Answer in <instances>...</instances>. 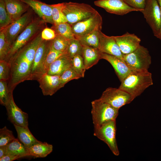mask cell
<instances>
[{
  "label": "cell",
  "mask_w": 161,
  "mask_h": 161,
  "mask_svg": "<svg viewBox=\"0 0 161 161\" xmlns=\"http://www.w3.org/2000/svg\"><path fill=\"white\" fill-rule=\"evenodd\" d=\"M153 84L152 74L148 71H133L121 81L118 88L135 99Z\"/></svg>",
  "instance_id": "1"
},
{
  "label": "cell",
  "mask_w": 161,
  "mask_h": 161,
  "mask_svg": "<svg viewBox=\"0 0 161 161\" xmlns=\"http://www.w3.org/2000/svg\"><path fill=\"white\" fill-rule=\"evenodd\" d=\"M45 23L39 17L33 18L11 45L4 60L8 62L16 53L42 31Z\"/></svg>",
  "instance_id": "2"
},
{
  "label": "cell",
  "mask_w": 161,
  "mask_h": 161,
  "mask_svg": "<svg viewBox=\"0 0 161 161\" xmlns=\"http://www.w3.org/2000/svg\"><path fill=\"white\" fill-rule=\"evenodd\" d=\"M97 11L88 4L72 2H64L62 9L67 22L71 25L90 17Z\"/></svg>",
  "instance_id": "3"
},
{
  "label": "cell",
  "mask_w": 161,
  "mask_h": 161,
  "mask_svg": "<svg viewBox=\"0 0 161 161\" xmlns=\"http://www.w3.org/2000/svg\"><path fill=\"white\" fill-rule=\"evenodd\" d=\"M91 114L94 126H100L111 120H116L119 114V110L100 99L91 102Z\"/></svg>",
  "instance_id": "4"
},
{
  "label": "cell",
  "mask_w": 161,
  "mask_h": 161,
  "mask_svg": "<svg viewBox=\"0 0 161 161\" xmlns=\"http://www.w3.org/2000/svg\"><path fill=\"white\" fill-rule=\"evenodd\" d=\"M123 59L133 71H148L151 64V57L148 49L141 45L133 52L123 55Z\"/></svg>",
  "instance_id": "5"
},
{
  "label": "cell",
  "mask_w": 161,
  "mask_h": 161,
  "mask_svg": "<svg viewBox=\"0 0 161 161\" xmlns=\"http://www.w3.org/2000/svg\"><path fill=\"white\" fill-rule=\"evenodd\" d=\"M116 120H111L94 126V135L106 143L113 154L117 156L120 152L116 137Z\"/></svg>",
  "instance_id": "6"
},
{
  "label": "cell",
  "mask_w": 161,
  "mask_h": 161,
  "mask_svg": "<svg viewBox=\"0 0 161 161\" xmlns=\"http://www.w3.org/2000/svg\"><path fill=\"white\" fill-rule=\"evenodd\" d=\"M32 14V10L29 9L19 18L0 30L4 32L5 39L10 47L18 35L32 21L33 18Z\"/></svg>",
  "instance_id": "7"
},
{
  "label": "cell",
  "mask_w": 161,
  "mask_h": 161,
  "mask_svg": "<svg viewBox=\"0 0 161 161\" xmlns=\"http://www.w3.org/2000/svg\"><path fill=\"white\" fill-rule=\"evenodd\" d=\"M99 99L119 110L123 106L131 103L134 98L129 93L119 88L109 87L103 92Z\"/></svg>",
  "instance_id": "8"
},
{
  "label": "cell",
  "mask_w": 161,
  "mask_h": 161,
  "mask_svg": "<svg viewBox=\"0 0 161 161\" xmlns=\"http://www.w3.org/2000/svg\"><path fill=\"white\" fill-rule=\"evenodd\" d=\"M103 21L101 16L97 11L90 17L71 25L75 38L94 31L101 30Z\"/></svg>",
  "instance_id": "9"
},
{
  "label": "cell",
  "mask_w": 161,
  "mask_h": 161,
  "mask_svg": "<svg viewBox=\"0 0 161 161\" xmlns=\"http://www.w3.org/2000/svg\"><path fill=\"white\" fill-rule=\"evenodd\" d=\"M141 12L155 35L161 27V13L157 0H147Z\"/></svg>",
  "instance_id": "10"
},
{
  "label": "cell",
  "mask_w": 161,
  "mask_h": 161,
  "mask_svg": "<svg viewBox=\"0 0 161 161\" xmlns=\"http://www.w3.org/2000/svg\"><path fill=\"white\" fill-rule=\"evenodd\" d=\"M51 41L43 40L38 48L33 61L31 72V80H37L45 73V61L50 48Z\"/></svg>",
  "instance_id": "11"
},
{
  "label": "cell",
  "mask_w": 161,
  "mask_h": 161,
  "mask_svg": "<svg viewBox=\"0 0 161 161\" xmlns=\"http://www.w3.org/2000/svg\"><path fill=\"white\" fill-rule=\"evenodd\" d=\"M94 4L108 13L117 15H123L132 11H142L130 7L123 0H98L95 1Z\"/></svg>",
  "instance_id": "12"
},
{
  "label": "cell",
  "mask_w": 161,
  "mask_h": 161,
  "mask_svg": "<svg viewBox=\"0 0 161 161\" xmlns=\"http://www.w3.org/2000/svg\"><path fill=\"white\" fill-rule=\"evenodd\" d=\"M5 106L9 120L13 125L28 127V114L16 105L14 100L13 94Z\"/></svg>",
  "instance_id": "13"
},
{
  "label": "cell",
  "mask_w": 161,
  "mask_h": 161,
  "mask_svg": "<svg viewBox=\"0 0 161 161\" xmlns=\"http://www.w3.org/2000/svg\"><path fill=\"white\" fill-rule=\"evenodd\" d=\"M113 37L123 55L133 52L140 45L141 39L134 34L127 32L122 35Z\"/></svg>",
  "instance_id": "14"
},
{
  "label": "cell",
  "mask_w": 161,
  "mask_h": 161,
  "mask_svg": "<svg viewBox=\"0 0 161 161\" xmlns=\"http://www.w3.org/2000/svg\"><path fill=\"white\" fill-rule=\"evenodd\" d=\"M44 95L52 96L61 88L60 75L42 74L37 80Z\"/></svg>",
  "instance_id": "15"
},
{
  "label": "cell",
  "mask_w": 161,
  "mask_h": 161,
  "mask_svg": "<svg viewBox=\"0 0 161 161\" xmlns=\"http://www.w3.org/2000/svg\"><path fill=\"white\" fill-rule=\"evenodd\" d=\"M98 49L101 52L123 59V55L113 36H107L101 31L99 32Z\"/></svg>",
  "instance_id": "16"
},
{
  "label": "cell",
  "mask_w": 161,
  "mask_h": 161,
  "mask_svg": "<svg viewBox=\"0 0 161 161\" xmlns=\"http://www.w3.org/2000/svg\"><path fill=\"white\" fill-rule=\"evenodd\" d=\"M30 7L45 23L54 24L52 16L51 5L37 0H20Z\"/></svg>",
  "instance_id": "17"
},
{
  "label": "cell",
  "mask_w": 161,
  "mask_h": 161,
  "mask_svg": "<svg viewBox=\"0 0 161 161\" xmlns=\"http://www.w3.org/2000/svg\"><path fill=\"white\" fill-rule=\"evenodd\" d=\"M101 59H105L111 64L120 82L133 71L123 59L116 56L101 52Z\"/></svg>",
  "instance_id": "18"
},
{
  "label": "cell",
  "mask_w": 161,
  "mask_h": 161,
  "mask_svg": "<svg viewBox=\"0 0 161 161\" xmlns=\"http://www.w3.org/2000/svg\"><path fill=\"white\" fill-rule=\"evenodd\" d=\"M8 14L13 21L29 9L28 5L20 0H4Z\"/></svg>",
  "instance_id": "19"
},
{
  "label": "cell",
  "mask_w": 161,
  "mask_h": 161,
  "mask_svg": "<svg viewBox=\"0 0 161 161\" xmlns=\"http://www.w3.org/2000/svg\"><path fill=\"white\" fill-rule=\"evenodd\" d=\"M72 58L66 54L57 59L50 65L46 73L52 75H60L71 66Z\"/></svg>",
  "instance_id": "20"
},
{
  "label": "cell",
  "mask_w": 161,
  "mask_h": 161,
  "mask_svg": "<svg viewBox=\"0 0 161 161\" xmlns=\"http://www.w3.org/2000/svg\"><path fill=\"white\" fill-rule=\"evenodd\" d=\"M82 57L86 69L96 64L101 59V52L97 48L82 45Z\"/></svg>",
  "instance_id": "21"
},
{
  "label": "cell",
  "mask_w": 161,
  "mask_h": 161,
  "mask_svg": "<svg viewBox=\"0 0 161 161\" xmlns=\"http://www.w3.org/2000/svg\"><path fill=\"white\" fill-rule=\"evenodd\" d=\"M13 125L17 132L18 139L27 148L40 142L34 136L28 127Z\"/></svg>",
  "instance_id": "22"
},
{
  "label": "cell",
  "mask_w": 161,
  "mask_h": 161,
  "mask_svg": "<svg viewBox=\"0 0 161 161\" xmlns=\"http://www.w3.org/2000/svg\"><path fill=\"white\" fill-rule=\"evenodd\" d=\"M53 149L52 145L47 142L40 141L28 148V151L29 156L43 158L46 157L51 153Z\"/></svg>",
  "instance_id": "23"
},
{
  "label": "cell",
  "mask_w": 161,
  "mask_h": 161,
  "mask_svg": "<svg viewBox=\"0 0 161 161\" xmlns=\"http://www.w3.org/2000/svg\"><path fill=\"white\" fill-rule=\"evenodd\" d=\"M7 154H11L21 157V158L29 156L28 149L19 140L15 138L7 145Z\"/></svg>",
  "instance_id": "24"
},
{
  "label": "cell",
  "mask_w": 161,
  "mask_h": 161,
  "mask_svg": "<svg viewBox=\"0 0 161 161\" xmlns=\"http://www.w3.org/2000/svg\"><path fill=\"white\" fill-rule=\"evenodd\" d=\"M101 30H95L75 38L79 41L82 45L98 49L99 44V32Z\"/></svg>",
  "instance_id": "25"
},
{
  "label": "cell",
  "mask_w": 161,
  "mask_h": 161,
  "mask_svg": "<svg viewBox=\"0 0 161 161\" xmlns=\"http://www.w3.org/2000/svg\"><path fill=\"white\" fill-rule=\"evenodd\" d=\"M51 28L55 31L56 35L61 36L69 40L75 38L71 25L68 22L53 25Z\"/></svg>",
  "instance_id": "26"
},
{
  "label": "cell",
  "mask_w": 161,
  "mask_h": 161,
  "mask_svg": "<svg viewBox=\"0 0 161 161\" xmlns=\"http://www.w3.org/2000/svg\"><path fill=\"white\" fill-rule=\"evenodd\" d=\"M64 4V3L51 4L52 16L54 25L62 23L67 22V19L62 11Z\"/></svg>",
  "instance_id": "27"
},
{
  "label": "cell",
  "mask_w": 161,
  "mask_h": 161,
  "mask_svg": "<svg viewBox=\"0 0 161 161\" xmlns=\"http://www.w3.org/2000/svg\"><path fill=\"white\" fill-rule=\"evenodd\" d=\"M83 46L79 41L75 38L70 40L66 52L72 59L75 55H80L82 56Z\"/></svg>",
  "instance_id": "28"
},
{
  "label": "cell",
  "mask_w": 161,
  "mask_h": 161,
  "mask_svg": "<svg viewBox=\"0 0 161 161\" xmlns=\"http://www.w3.org/2000/svg\"><path fill=\"white\" fill-rule=\"evenodd\" d=\"M71 66L81 78L84 77L86 69L82 56L77 55L74 56L72 59Z\"/></svg>",
  "instance_id": "29"
},
{
  "label": "cell",
  "mask_w": 161,
  "mask_h": 161,
  "mask_svg": "<svg viewBox=\"0 0 161 161\" xmlns=\"http://www.w3.org/2000/svg\"><path fill=\"white\" fill-rule=\"evenodd\" d=\"M70 40L61 36L56 35L55 38L51 41V45L57 50L66 52Z\"/></svg>",
  "instance_id": "30"
},
{
  "label": "cell",
  "mask_w": 161,
  "mask_h": 161,
  "mask_svg": "<svg viewBox=\"0 0 161 161\" xmlns=\"http://www.w3.org/2000/svg\"><path fill=\"white\" fill-rule=\"evenodd\" d=\"M60 76L61 88L63 87L69 81L74 79H78L81 78L72 66L65 70Z\"/></svg>",
  "instance_id": "31"
},
{
  "label": "cell",
  "mask_w": 161,
  "mask_h": 161,
  "mask_svg": "<svg viewBox=\"0 0 161 161\" xmlns=\"http://www.w3.org/2000/svg\"><path fill=\"white\" fill-rule=\"evenodd\" d=\"M12 94L13 92H10L9 89L7 81L0 80V104L5 106L9 101Z\"/></svg>",
  "instance_id": "32"
},
{
  "label": "cell",
  "mask_w": 161,
  "mask_h": 161,
  "mask_svg": "<svg viewBox=\"0 0 161 161\" xmlns=\"http://www.w3.org/2000/svg\"><path fill=\"white\" fill-rule=\"evenodd\" d=\"M66 54L63 52L55 49L51 45L47 55L44 65V72L46 73L51 64L61 56Z\"/></svg>",
  "instance_id": "33"
},
{
  "label": "cell",
  "mask_w": 161,
  "mask_h": 161,
  "mask_svg": "<svg viewBox=\"0 0 161 161\" xmlns=\"http://www.w3.org/2000/svg\"><path fill=\"white\" fill-rule=\"evenodd\" d=\"M13 21L7 13L4 0H0V30L3 29Z\"/></svg>",
  "instance_id": "34"
},
{
  "label": "cell",
  "mask_w": 161,
  "mask_h": 161,
  "mask_svg": "<svg viewBox=\"0 0 161 161\" xmlns=\"http://www.w3.org/2000/svg\"><path fill=\"white\" fill-rule=\"evenodd\" d=\"M15 138L12 131L6 126L0 129V146L7 145Z\"/></svg>",
  "instance_id": "35"
},
{
  "label": "cell",
  "mask_w": 161,
  "mask_h": 161,
  "mask_svg": "<svg viewBox=\"0 0 161 161\" xmlns=\"http://www.w3.org/2000/svg\"><path fill=\"white\" fill-rule=\"evenodd\" d=\"M5 39V35L1 30L0 32V60H4L10 48Z\"/></svg>",
  "instance_id": "36"
},
{
  "label": "cell",
  "mask_w": 161,
  "mask_h": 161,
  "mask_svg": "<svg viewBox=\"0 0 161 161\" xmlns=\"http://www.w3.org/2000/svg\"><path fill=\"white\" fill-rule=\"evenodd\" d=\"M10 63L4 60H0V80L8 81L10 78Z\"/></svg>",
  "instance_id": "37"
},
{
  "label": "cell",
  "mask_w": 161,
  "mask_h": 161,
  "mask_svg": "<svg viewBox=\"0 0 161 161\" xmlns=\"http://www.w3.org/2000/svg\"><path fill=\"white\" fill-rule=\"evenodd\" d=\"M130 7L142 11L145 7L147 0H123Z\"/></svg>",
  "instance_id": "38"
},
{
  "label": "cell",
  "mask_w": 161,
  "mask_h": 161,
  "mask_svg": "<svg viewBox=\"0 0 161 161\" xmlns=\"http://www.w3.org/2000/svg\"><path fill=\"white\" fill-rule=\"evenodd\" d=\"M56 35L55 31L51 28H45L41 32V36L43 40L51 41L55 38Z\"/></svg>",
  "instance_id": "39"
},
{
  "label": "cell",
  "mask_w": 161,
  "mask_h": 161,
  "mask_svg": "<svg viewBox=\"0 0 161 161\" xmlns=\"http://www.w3.org/2000/svg\"><path fill=\"white\" fill-rule=\"evenodd\" d=\"M21 158V157L11 154H6L5 155L0 158V161H12Z\"/></svg>",
  "instance_id": "40"
},
{
  "label": "cell",
  "mask_w": 161,
  "mask_h": 161,
  "mask_svg": "<svg viewBox=\"0 0 161 161\" xmlns=\"http://www.w3.org/2000/svg\"><path fill=\"white\" fill-rule=\"evenodd\" d=\"M7 151V145L0 146V158L6 154Z\"/></svg>",
  "instance_id": "41"
},
{
  "label": "cell",
  "mask_w": 161,
  "mask_h": 161,
  "mask_svg": "<svg viewBox=\"0 0 161 161\" xmlns=\"http://www.w3.org/2000/svg\"><path fill=\"white\" fill-rule=\"evenodd\" d=\"M154 36L161 40V27L159 30L158 33Z\"/></svg>",
  "instance_id": "42"
},
{
  "label": "cell",
  "mask_w": 161,
  "mask_h": 161,
  "mask_svg": "<svg viewBox=\"0 0 161 161\" xmlns=\"http://www.w3.org/2000/svg\"><path fill=\"white\" fill-rule=\"evenodd\" d=\"M159 4L161 13V0H157Z\"/></svg>",
  "instance_id": "43"
}]
</instances>
